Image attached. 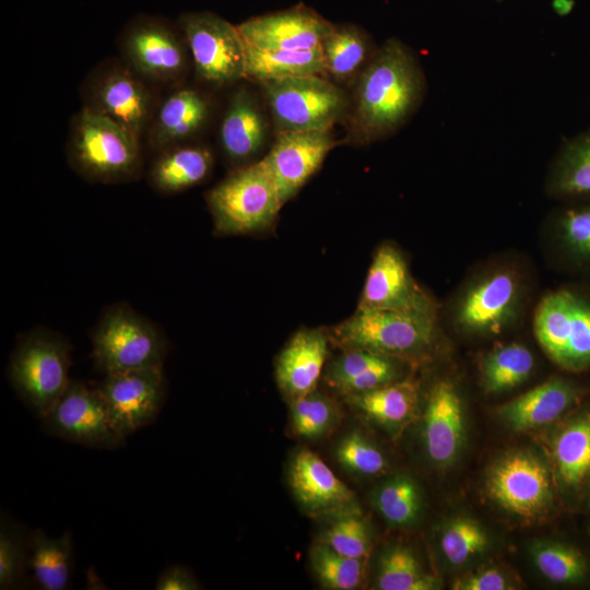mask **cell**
<instances>
[{"mask_svg":"<svg viewBox=\"0 0 590 590\" xmlns=\"http://www.w3.org/2000/svg\"><path fill=\"white\" fill-rule=\"evenodd\" d=\"M323 72L321 47L312 50H270L246 44V78L257 83Z\"/></svg>","mask_w":590,"mask_h":590,"instance_id":"30","label":"cell"},{"mask_svg":"<svg viewBox=\"0 0 590 590\" xmlns=\"http://www.w3.org/2000/svg\"><path fill=\"white\" fill-rule=\"evenodd\" d=\"M335 518L321 535V542L337 552L361 559H367L371 535L370 529L357 508L334 515Z\"/></svg>","mask_w":590,"mask_h":590,"instance_id":"41","label":"cell"},{"mask_svg":"<svg viewBox=\"0 0 590 590\" xmlns=\"http://www.w3.org/2000/svg\"><path fill=\"white\" fill-rule=\"evenodd\" d=\"M424 87L414 55L400 40L388 39L354 81L349 141L369 144L392 134L417 109Z\"/></svg>","mask_w":590,"mask_h":590,"instance_id":"1","label":"cell"},{"mask_svg":"<svg viewBox=\"0 0 590 590\" xmlns=\"http://www.w3.org/2000/svg\"><path fill=\"white\" fill-rule=\"evenodd\" d=\"M95 386L125 438L155 421L167 393L163 367L107 374Z\"/></svg>","mask_w":590,"mask_h":590,"instance_id":"14","label":"cell"},{"mask_svg":"<svg viewBox=\"0 0 590 590\" xmlns=\"http://www.w3.org/2000/svg\"><path fill=\"white\" fill-rule=\"evenodd\" d=\"M373 504L388 523L409 526L416 520L421 509L420 491L412 479L398 475L375 491Z\"/></svg>","mask_w":590,"mask_h":590,"instance_id":"38","label":"cell"},{"mask_svg":"<svg viewBox=\"0 0 590 590\" xmlns=\"http://www.w3.org/2000/svg\"><path fill=\"white\" fill-rule=\"evenodd\" d=\"M337 417L334 402L317 389L291 401L292 429L302 438H321L333 427Z\"/></svg>","mask_w":590,"mask_h":590,"instance_id":"40","label":"cell"},{"mask_svg":"<svg viewBox=\"0 0 590 590\" xmlns=\"http://www.w3.org/2000/svg\"><path fill=\"white\" fill-rule=\"evenodd\" d=\"M158 87L120 58H106L82 82V108L106 117L142 139L160 104Z\"/></svg>","mask_w":590,"mask_h":590,"instance_id":"6","label":"cell"},{"mask_svg":"<svg viewBox=\"0 0 590 590\" xmlns=\"http://www.w3.org/2000/svg\"><path fill=\"white\" fill-rule=\"evenodd\" d=\"M554 234L557 249L569 268L590 276V205L560 212Z\"/></svg>","mask_w":590,"mask_h":590,"instance_id":"33","label":"cell"},{"mask_svg":"<svg viewBox=\"0 0 590 590\" xmlns=\"http://www.w3.org/2000/svg\"><path fill=\"white\" fill-rule=\"evenodd\" d=\"M27 570L31 586L37 589H69L73 570L71 532L66 531L59 538L52 539L42 529H33Z\"/></svg>","mask_w":590,"mask_h":590,"instance_id":"28","label":"cell"},{"mask_svg":"<svg viewBox=\"0 0 590 590\" xmlns=\"http://www.w3.org/2000/svg\"><path fill=\"white\" fill-rule=\"evenodd\" d=\"M327 366L323 380L342 396L368 391L401 377L399 359L368 350L347 347Z\"/></svg>","mask_w":590,"mask_h":590,"instance_id":"25","label":"cell"},{"mask_svg":"<svg viewBox=\"0 0 590 590\" xmlns=\"http://www.w3.org/2000/svg\"><path fill=\"white\" fill-rule=\"evenodd\" d=\"M257 94L238 86L229 96L219 129L223 156L235 168L253 163L264 149L270 125Z\"/></svg>","mask_w":590,"mask_h":590,"instance_id":"19","label":"cell"},{"mask_svg":"<svg viewBox=\"0 0 590 590\" xmlns=\"http://www.w3.org/2000/svg\"><path fill=\"white\" fill-rule=\"evenodd\" d=\"M276 133L331 130L346 118L351 97L339 85L305 75L259 83Z\"/></svg>","mask_w":590,"mask_h":590,"instance_id":"8","label":"cell"},{"mask_svg":"<svg viewBox=\"0 0 590 590\" xmlns=\"http://www.w3.org/2000/svg\"><path fill=\"white\" fill-rule=\"evenodd\" d=\"M39 421L47 435L69 442L107 450L125 445L126 438L114 426L95 384L71 379L57 403Z\"/></svg>","mask_w":590,"mask_h":590,"instance_id":"12","label":"cell"},{"mask_svg":"<svg viewBox=\"0 0 590 590\" xmlns=\"http://www.w3.org/2000/svg\"><path fill=\"white\" fill-rule=\"evenodd\" d=\"M534 367L532 353L522 344L509 343L492 351L482 369L483 386L495 393L515 388L526 381Z\"/></svg>","mask_w":590,"mask_h":590,"instance_id":"35","label":"cell"},{"mask_svg":"<svg viewBox=\"0 0 590 590\" xmlns=\"http://www.w3.org/2000/svg\"><path fill=\"white\" fill-rule=\"evenodd\" d=\"M366 33L354 24H340L323 39L324 70L337 82L355 81L374 54Z\"/></svg>","mask_w":590,"mask_h":590,"instance_id":"31","label":"cell"},{"mask_svg":"<svg viewBox=\"0 0 590 590\" xmlns=\"http://www.w3.org/2000/svg\"><path fill=\"white\" fill-rule=\"evenodd\" d=\"M553 461L566 493L579 495L590 485V406L570 416L556 433Z\"/></svg>","mask_w":590,"mask_h":590,"instance_id":"26","label":"cell"},{"mask_svg":"<svg viewBox=\"0 0 590 590\" xmlns=\"http://www.w3.org/2000/svg\"><path fill=\"white\" fill-rule=\"evenodd\" d=\"M335 145L331 130L276 133L273 145L262 160L283 204L295 197L317 173Z\"/></svg>","mask_w":590,"mask_h":590,"instance_id":"17","label":"cell"},{"mask_svg":"<svg viewBox=\"0 0 590 590\" xmlns=\"http://www.w3.org/2000/svg\"><path fill=\"white\" fill-rule=\"evenodd\" d=\"M338 462L350 473L375 476L387 468L384 453L361 432L346 434L335 449Z\"/></svg>","mask_w":590,"mask_h":590,"instance_id":"43","label":"cell"},{"mask_svg":"<svg viewBox=\"0 0 590 590\" xmlns=\"http://www.w3.org/2000/svg\"><path fill=\"white\" fill-rule=\"evenodd\" d=\"M288 481L297 502L311 514L337 515L357 508L355 494L308 449L294 455Z\"/></svg>","mask_w":590,"mask_h":590,"instance_id":"22","label":"cell"},{"mask_svg":"<svg viewBox=\"0 0 590 590\" xmlns=\"http://www.w3.org/2000/svg\"><path fill=\"white\" fill-rule=\"evenodd\" d=\"M91 342L94 365L104 375L163 367L168 351L162 331L127 304L103 311Z\"/></svg>","mask_w":590,"mask_h":590,"instance_id":"5","label":"cell"},{"mask_svg":"<svg viewBox=\"0 0 590 590\" xmlns=\"http://www.w3.org/2000/svg\"><path fill=\"white\" fill-rule=\"evenodd\" d=\"M31 531L1 514L0 520V589L19 590L31 586L27 560Z\"/></svg>","mask_w":590,"mask_h":590,"instance_id":"32","label":"cell"},{"mask_svg":"<svg viewBox=\"0 0 590 590\" xmlns=\"http://www.w3.org/2000/svg\"><path fill=\"white\" fill-rule=\"evenodd\" d=\"M118 45L120 59L156 87L179 85L191 67L179 27L164 17H133L123 27Z\"/></svg>","mask_w":590,"mask_h":590,"instance_id":"10","label":"cell"},{"mask_svg":"<svg viewBox=\"0 0 590 590\" xmlns=\"http://www.w3.org/2000/svg\"><path fill=\"white\" fill-rule=\"evenodd\" d=\"M197 80L221 88L246 78V43L237 25L209 12H187L177 20Z\"/></svg>","mask_w":590,"mask_h":590,"instance_id":"11","label":"cell"},{"mask_svg":"<svg viewBox=\"0 0 590 590\" xmlns=\"http://www.w3.org/2000/svg\"><path fill=\"white\" fill-rule=\"evenodd\" d=\"M71 344L61 334L37 328L24 333L9 359V381L26 408L43 418L68 388Z\"/></svg>","mask_w":590,"mask_h":590,"instance_id":"4","label":"cell"},{"mask_svg":"<svg viewBox=\"0 0 590 590\" xmlns=\"http://www.w3.org/2000/svg\"><path fill=\"white\" fill-rule=\"evenodd\" d=\"M534 334L562 369H590V288L565 286L546 294L534 314Z\"/></svg>","mask_w":590,"mask_h":590,"instance_id":"7","label":"cell"},{"mask_svg":"<svg viewBox=\"0 0 590 590\" xmlns=\"http://www.w3.org/2000/svg\"><path fill=\"white\" fill-rule=\"evenodd\" d=\"M330 331L320 328L298 330L278 356L275 378L291 401L317 389L328 358Z\"/></svg>","mask_w":590,"mask_h":590,"instance_id":"21","label":"cell"},{"mask_svg":"<svg viewBox=\"0 0 590 590\" xmlns=\"http://www.w3.org/2000/svg\"><path fill=\"white\" fill-rule=\"evenodd\" d=\"M211 109L203 91L190 85L175 86L161 98L155 110L145 134L149 148L158 153L188 143L204 129Z\"/></svg>","mask_w":590,"mask_h":590,"instance_id":"20","label":"cell"},{"mask_svg":"<svg viewBox=\"0 0 590 590\" xmlns=\"http://www.w3.org/2000/svg\"><path fill=\"white\" fill-rule=\"evenodd\" d=\"M155 590H196L200 589L199 582L191 570L176 564L165 568L156 578Z\"/></svg>","mask_w":590,"mask_h":590,"instance_id":"45","label":"cell"},{"mask_svg":"<svg viewBox=\"0 0 590 590\" xmlns=\"http://www.w3.org/2000/svg\"><path fill=\"white\" fill-rule=\"evenodd\" d=\"M357 308L437 319L435 302L416 283L405 258L392 244H382L375 251Z\"/></svg>","mask_w":590,"mask_h":590,"instance_id":"13","label":"cell"},{"mask_svg":"<svg viewBox=\"0 0 590 590\" xmlns=\"http://www.w3.org/2000/svg\"><path fill=\"white\" fill-rule=\"evenodd\" d=\"M366 560L343 555L323 542L315 544L310 562L322 587L331 590H354L364 581Z\"/></svg>","mask_w":590,"mask_h":590,"instance_id":"37","label":"cell"},{"mask_svg":"<svg viewBox=\"0 0 590 590\" xmlns=\"http://www.w3.org/2000/svg\"><path fill=\"white\" fill-rule=\"evenodd\" d=\"M333 26L312 9L298 4L250 17L237 28L246 44L260 49L312 50L321 47Z\"/></svg>","mask_w":590,"mask_h":590,"instance_id":"18","label":"cell"},{"mask_svg":"<svg viewBox=\"0 0 590 590\" xmlns=\"http://www.w3.org/2000/svg\"><path fill=\"white\" fill-rule=\"evenodd\" d=\"M457 590H505L510 589L507 578L495 568H486L470 574L453 585Z\"/></svg>","mask_w":590,"mask_h":590,"instance_id":"44","label":"cell"},{"mask_svg":"<svg viewBox=\"0 0 590 590\" xmlns=\"http://www.w3.org/2000/svg\"><path fill=\"white\" fill-rule=\"evenodd\" d=\"M587 389L571 379L552 377L499 409L502 417L517 430L550 424L577 406Z\"/></svg>","mask_w":590,"mask_h":590,"instance_id":"23","label":"cell"},{"mask_svg":"<svg viewBox=\"0 0 590 590\" xmlns=\"http://www.w3.org/2000/svg\"><path fill=\"white\" fill-rule=\"evenodd\" d=\"M376 586L380 590H433L438 582L422 570L410 548L397 545L380 556Z\"/></svg>","mask_w":590,"mask_h":590,"instance_id":"36","label":"cell"},{"mask_svg":"<svg viewBox=\"0 0 590 590\" xmlns=\"http://www.w3.org/2000/svg\"><path fill=\"white\" fill-rule=\"evenodd\" d=\"M548 189L558 197L590 196V134L566 145L551 170Z\"/></svg>","mask_w":590,"mask_h":590,"instance_id":"34","label":"cell"},{"mask_svg":"<svg viewBox=\"0 0 590 590\" xmlns=\"http://www.w3.org/2000/svg\"><path fill=\"white\" fill-rule=\"evenodd\" d=\"M418 399V385L412 379L345 396L347 403L369 421L386 427H398L413 414Z\"/></svg>","mask_w":590,"mask_h":590,"instance_id":"29","label":"cell"},{"mask_svg":"<svg viewBox=\"0 0 590 590\" xmlns=\"http://www.w3.org/2000/svg\"><path fill=\"white\" fill-rule=\"evenodd\" d=\"M521 298V285L510 270H496L470 286L455 310V322L473 334H496L512 322Z\"/></svg>","mask_w":590,"mask_h":590,"instance_id":"16","label":"cell"},{"mask_svg":"<svg viewBox=\"0 0 590 590\" xmlns=\"http://www.w3.org/2000/svg\"><path fill=\"white\" fill-rule=\"evenodd\" d=\"M214 158L204 145L180 144L156 153L148 180L162 194H174L190 189L211 174Z\"/></svg>","mask_w":590,"mask_h":590,"instance_id":"27","label":"cell"},{"mask_svg":"<svg viewBox=\"0 0 590 590\" xmlns=\"http://www.w3.org/2000/svg\"><path fill=\"white\" fill-rule=\"evenodd\" d=\"M66 152L71 168L88 182L125 184L142 174L141 139L84 108L71 118Z\"/></svg>","mask_w":590,"mask_h":590,"instance_id":"2","label":"cell"},{"mask_svg":"<svg viewBox=\"0 0 590 590\" xmlns=\"http://www.w3.org/2000/svg\"><path fill=\"white\" fill-rule=\"evenodd\" d=\"M423 420L428 458L437 465L449 464L460 449L464 432L462 401L451 382L441 380L430 389Z\"/></svg>","mask_w":590,"mask_h":590,"instance_id":"24","label":"cell"},{"mask_svg":"<svg viewBox=\"0 0 590 590\" xmlns=\"http://www.w3.org/2000/svg\"><path fill=\"white\" fill-rule=\"evenodd\" d=\"M533 558L542 575L555 583H578L588 574V564L583 555L567 544L541 543L533 548Z\"/></svg>","mask_w":590,"mask_h":590,"instance_id":"39","label":"cell"},{"mask_svg":"<svg viewBox=\"0 0 590 590\" xmlns=\"http://www.w3.org/2000/svg\"><path fill=\"white\" fill-rule=\"evenodd\" d=\"M437 319L391 310L359 309L330 331L340 349L357 347L401 358H414L434 344Z\"/></svg>","mask_w":590,"mask_h":590,"instance_id":"9","label":"cell"},{"mask_svg":"<svg viewBox=\"0 0 590 590\" xmlns=\"http://www.w3.org/2000/svg\"><path fill=\"white\" fill-rule=\"evenodd\" d=\"M205 201L217 236L266 233L284 205L262 158L233 169L206 192Z\"/></svg>","mask_w":590,"mask_h":590,"instance_id":"3","label":"cell"},{"mask_svg":"<svg viewBox=\"0 0 590 590\" xmlns=\"http://www.w3.org/2000/svg\"><path fill=\"white\" fill-rule=\"evenodd\" d=\"M488 543L482 527L467 518H458L448 523L440 536V548L452 565H461L484 551Z\"/></svg>","mask_w":590,"mask_h":590,"instance_id":"42","label":"cell"},{"mask_svg":"<svg viewBox=\"0 0 590 590\" xmlns=\"http://www.w3.org/2000/svg\"><path fill=\"white\" fill-rule=\"evenodd\" d=\"M487 491L505 510L524 518L544 512L554 497L545 464L523 452L506 456L492 468Z\"/></svg>","mask_w":590,"mask_h":590,"instance_id":"15","label":"cell"}]
</instances>
